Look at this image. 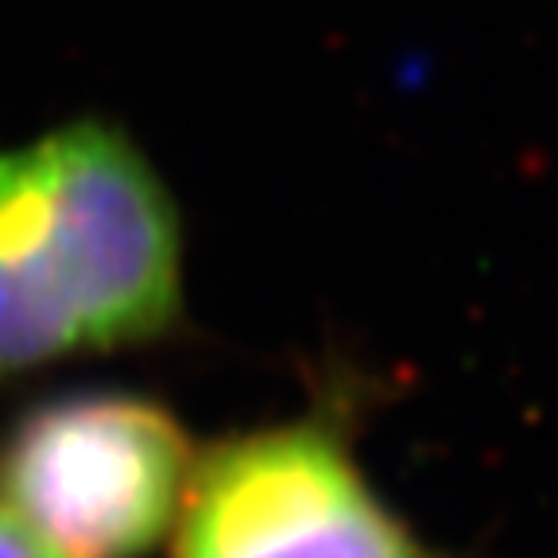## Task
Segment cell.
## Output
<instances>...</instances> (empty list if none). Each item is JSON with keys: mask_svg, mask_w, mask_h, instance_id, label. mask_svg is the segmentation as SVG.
I'll use <instances>...</instances> for the list:
<instances>
[{"mask_svg": "<svg viewBox=\"0 0 558 558\" xmlns=\"http://www.w3.org/2000/svg\"><path fill=\"white\" fill-rule=\"evenodd\" d=\"M0 558H62L47 539L27 527L0 497Z\"/></svg>", "mask_w": 558, "mask_h": 558, "instance_id": "4", "label": "cell"}, {"mask_svg": "<svg viewBox=\"0 0 558 558\" xmlns=\"http://www.w3.org/2000/svg\"><path fill=\"white\" fill-rule=\"evenodd\" d=\"M357 396L194 453L174 558H453L388 505L357 453Z\"/></svg>", "mask_w": 558, "mask_h": 558, "instance_id": "2", "label": "cell"}, {"mask_svg": "<svg viewBox=\"0 0 558 558\" xmlns=\"http://www.w3.org/2000/svg\"><path fill=\"white\" fill-rule=\"evenodd\" d=\"M179 318V209L129 132L74 121L0 151V380Z\"/></svg>", "mask_w": 558, "mask_h": 558, "instance_id": "1", "label": "cell"}, {"mask_svg": "<svg viewBox=\"0 0 558 558\" xmlns=\"http://www.w3.org/2000/svg\"><path fill=\"white\" fill-rule=\"evenodd\" d=\"M191 465V438L156 400L86 392L20 418L0 497L62 558H144L171 535Z\"/></svg>", "mask_w": 558, "mask_h": 558, "instance_id": "3", "label": "cell"}]
</instances>
